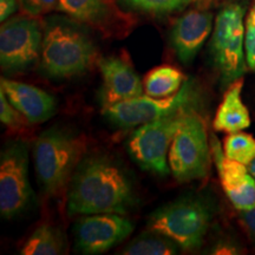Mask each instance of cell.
<instances>
[{
	"instance_id": "6da1fadb",
	"label": "cell",
	"mask_w": 255,
	"mask_h": 255,
	"mask_svg": "<svg viewBox=\"0 0 255 255\" xmlns=\"http://www.w3.org/2000/svg\"><path fill=\"white\" fill-rule=\"evenodd\" d=\"M130 178L105 155L83 157L70 181L66 210L70 216L116 213L126 215L135 206Z\"/></svg>"
},
{
	"instance_id": "7a4b0ae2",
	"label": "cell",
	"mask_w": 255,
	"mask_h": 255,
	"mask_svg": "<svg viewBox=\"0 0 255 255\" xmlns=\"http://www.w3.org/2000/svg\"><path fill=\"white\" fill-rule=\"evenodd\" d=\"M78 24L69 17H52L44 24L39 68L47 77H76L97 62V47Z\"/></svg>"
},
{
	"instance_id": "3957f363",
	"label": "cell",
	"mask_w": 255,
	"mask_h": 255,
	"mask_svg": "<svg viewBox=\"0 0 255 255\" xmlns=\"http://www.w3.org/2000/svg\"><path fill=\"white\" fill-rule=\"evenodd\" d=\"M85 148L82 136L63 128H52L38 136L33 145V159L44 194L56 196L64 190L82 161Z\"/></svg>"
},
{
	"instance_id": "277c9868",
	"label": "cell",
	"mask_w": 255,
	"mask_h": 255,
	"mask_svg": "<svg viewBox=\"0 0 255 255\" xmlns=\"http://www.w3.org/2000/svg\"><path fill=\"white\" fill-rule=\"evenodd\" d=\"M212 212L202 199L183 196L159 207L148 218V231L164 235L181 250L194 251L203 244Z\"/></svg>"
},
{
	"instance_id": "5b68a950",
	"label": "cell",
	"mask_w": 255,
	"mask_h": 255,
	"mask_svg": "<svg viewBox=\"0 0 255 255\" xmlns=\"http://www.w3.org/2000/svg\"><path fill=\"white\" fill-rule=\"evenodd\" d=\"M245 6L229 1L220 8L210 38V53L223 85L242 78L248 69L245 53Z\"/></svg>"
},
{
	"instance_id": "8992f818",
	"label": "cell",
	"mask_w": 255,
	"mask_h": 255,
	"mask_svg": "<svg viewBox=\"0 0 255 255\" xmlns=\"http://www.w3.org/2000/svg\"><path fill=\"white\" fill-rule=\"evenodd\" d=\"M212 148L203 120L193 108L187 111L168 152L171 175L178 182L205 178L209 173Z\"/></svg>"
},
{
	"instance_id": "52a82bcc",
	"label": "cell",
	"mask_w": 255,
	"mask_h": 255,
	"mask_svg": "<svg viewBox=\"0 0 255 255\" xmlns=\"http://www.w3.org/2000/svg\"><path fill=\"white\" fill-rule=\"evenodd\" d=\"M193 107L174 111L151 122L139 126L128 142V150L139 167L164 176L170 171L168 152L187 111Z\"/></svg>"
},
{
	"instance_id": "ba28073f",
	"label": "cell",
	"mask_w": 255,
	"mask_h": 255,
	"mask_svg": "<svg viewBox=\"0 0 255 255\" xmlns=\"http://www.w3.org/2000/svg\"><path fill=\"white\" fill-rule=\"evenodd\" d=\"M44 26L36 17L17 15L0 27V65L7 73H24L40 62Z\"/></svg>"
},
{
	"instance_id": "9c48e42d",
	"label": "cell",
	"mask_w": 255,
	"mask_h": 255,
	"mask_svg": "<svg viewBox=\"0 0 255 255\" xmlns=\"http://www.w3.org/2000/svg\"><path fill=\"white\" fill-rule=\"evenodd\" d=\"M28 146L23 141L9 142L0 155V213L13 219L24 212L32 199L28 177Z\"/></svg>"
},
{
	"instance_id": "30bf717a",
	"label": "cell",
	"mask_w": 255,
	"mask_h": 255,
	"mask_svg": "<svg viewBox=\"0 0 255 255\" xmlns=\"http://www.w3.org/2000/svg\"><path fill=\"white\" fill-rule=\"evenodd\" d=\"M196 100L194 83L186 81L180 91L164 98L148 95L127 100L103 108V115L111 123L120 128H133L149 123L174 111L193 107Z\"/></svg>"
},
{
	"instance_id": "8fae6325",
	"label": "cell",
	"mask_w": 255,
	"mask_h": 255,
	"mask_svg": "<svg viewBox=\"0 0 255 255\" xmlns=\"http://www.w3.org/2000/svg\"><path fill=\"white\" fill-rule=\"evenodd\" d=\"M73 231L77 251L85 255H97L126 240L133 232V225L122 214L101 213L78 219Z\"/></svg>"
},
{
	"instance_id": "7c38bea8",
	"label": "cell",
	"mask_w": 255,
	"mask_h": 255,
	"mask_svg": "<svg viewBox=\"0 0 255 255\" xmlns=\"http://www.w3.org/2000/svg\"><path fill=\"white\" fill-rule=\"evenodd\" d=\"M56 9L107 37L124 36L131 25L129 17L113 0H58Z\"/></svg>"
},
{
	"instance_id": "4fadbf2b",
	"label": "cell",
	"mask_w": 255,
	"mask_h": 255,
	"mask_svg": "<svg viewBox=\"0 0 255 255\" xmlns=\"http://www.w3.org/2000/svg\"><path fill=\"white\" fill-rule=\"evenodd\" d=\"M98 68L102 75L100 98L103 108L143 95V83L128 58L105 57L98 60Z\"/></svg>"
},
{
	"instance_id": "5bb4252c",
	"label": "cell",
	"mask_w": 255,
	"mask_h": 255,
	"mask_svg": "<svg viewBox=\"0 0 255 255\" xmlns=\"http://www.w3.org/2000/svg\"><path fill=\"white\" fill-rule=\"evenodd\" d=\"M210 148L222 189L232 205L240 212L253 208L255 207V180L247 165L227 157L215 136H213Z\"/></svg>"
},
{
	"instance_id": "9a60e30c",
	"label": "cell",
	"mask_w": 255,
	"mask_h": 255,
	"mask_svg": "<svg viewBox=\"0 0 255 255\" xmlns=\"http://www.w3.org/2000/svg\"><path fill=\"white\" fill-rule=\"evenodd\" d=\"M214 28V15L207 9H190L175 20L170 41L178 60L184 65L194 62Z\"/></svg>"
},
{
	"instance_id": "2e32d148",
	"label": "cell",
	"mask_w": 255,
	"mask_h": 255,
	"mask_svg": "<svg viewBox=\"0 0 255 255\" xmlns=\"http://www.w3.org/2000/svg\"><path fill=\"white\" fill-rule=\"evenodd\" d=\"M1 89L9 103L25 117L27 123L38 124L49 121L57 111L53 96L33 85L1 78Z\"/></svg>"
},
{
	"instance_id": "e0dca14e",
	"label": "cell",
	"mask_w": 255,
	"mask_h": 255,
	"mask_svg": "<svg viewBox=\"0 0 255 255\" xmlns=\"http://www.w3.org/2000/svg\"><path fill=\"white\" fill-rule=\"evenodd\" d=\"M244 79L239 78L228 85L215 114L213 127L222 132H238L251 126L250 111L242 101Z\"/></svg>"
},
{
	"instance_id": "ac0fdd59",
	"label": "cell",
	"mask_w": 255,
	"mask_h": 255,
	"mask_svg": "<svg viewBox=\"0 0 255 255\" xmlns=\"http://www.w3.org/2000/svg\"><path fill=\"white\" fill-rule=\"evenodd\" d=\"M68 241L59 228L41 225L27 239L21 248L23 255H60L66 253Z\"/></svg>"
},
{
	"instance_id": "d6986e66",
	"label": "cell",
	"mask_w": 255,
	"mask_h": 255,
	"mask_svg": "<svg viewBox=\"0 0 255 255\" xmlns=\"http://www.w3.org/2000/svg\"><path fill=\"white\" fill-rule=\"evenodd\" d=\"M186 83V76L181 70L171 65H161L150 70L143 81L145 95L164 98L180 91Z\"/></svg>"
},
{
	"instance_id": "ffe728a7",
	"label": "cell",
	"mask_w": 255,
	"mask_h": 255,
	"mask_svg": "<svg viewBox=\"0 0 255 255\" xmlns=\"http://www.w3.org/2000/svg\"><path fill=\"white\" fill-rule=\"evenodd\" d=\"M178 247L173 240L154 232H146L128 244L121 254L123 255H173L177 254Z\"/></svg>"
},
{
	"instance_id": "44dd1931",
	"label": "cell",
	"mask_w": 255,
	"mask_h": 255,
	"mask_svg": "<svg viewBox=\"0 0 255 255\" xmlns=\"http://www.w3.org/2000/svg\"><path fill=\"white\" fill-rule=\"evenodd\" d=\"M223 152L231 159L248 165L255 158V138L242 131L228 133L223 141Z\"/></svg>"
},
{
	"instance_id": "7402d4cb",
	"label": "cell",
	"mask_w": 255,
	"mask_h": 255,
	"mask_svg": "<svg viewBox=\"0 0 255 255\" xmlns=\"http://www.w3.org/2000/svg\"><path fill=\"white\" fill-rule=\"evenodd\" d=\"M130 7L155 15L182 11L196 0H123Z\"/></svg>"
},
{
	"instance_id": "603a6c76",
	"label": "cell",
	"mask_w": 255,
	"mask_h": 255,
	"mask_svg": "<svg viewBox=\"0 0 255 255\" xmlns=\"http://www.w3.org/2000/svg\"><path fill=\"white\" fill-rule=\"evenodd\" d=\"M0 121L6 127L12 128V129L23 127L24 123L27 122L23 115L9 103L5 91L1 88H0Z\"/></svg>"
},
{
	"instance_id": "cb8c5ba5",
	"label": "cell",
	"mask_w": 255,
	"mask_h": 255,
	"mask_svg": "<svg viewBox=\"0 0 255 255\" xmlns=\"http://www.w3.org/2000/svg\"><path fill=\"white\" fill-rule=\"evenodd\" d=\"M245 53L248 69L255 72V2L248 12L245 33Z\"/></svg>"
},
{
	"instance_id": "d4e9b609",
	"label": "cell",
	"mask_w": 255,
	"mask_h": 255,
	"mask_svg": "<svg viewBox=\"0 0 255 255\" xmlns=\"http://www.w3.org/2000/svg\"><path fill=\"white\" fill-rule=\"evenodd\" d=\"M58 0H19L21 12L31 17H40L57 8Z\"/></svg>"
},
{
	"instance_id": "484cf974",
	"label": "cell",
	"mask_w": 255,
	"mask_h": 255,
	"mask_svg": "<svg viewBox=\"0 0 255 255\" xmlns=\"http://www.w3.org/2000/svg\"><path fill=\"white\" fill-rule=\"evenodd\" d=\"M240 222L245 231L255 240V207L248 210H241Z\"/></svg>"
},
{
	"instance_id": "4316f807",
	"label": "cell",
	"mask_w": 255,
	"mask_h": 255,
	"mask_svg": "<svg viewBox=\"0 0 255 255\" xmlns=\"http://www.w3.org/2000/svg\"><path fill=\"white\" fill-rule=\"evenodd\" d=\"M19 0H0V21L4 23L17 11Z\"/></svg>"
},
{
	"instance_id": "83f0119b",
	"label": "cell",
	"mask_w": 255,
	"mask_h": 255,
	"mask_svg": "<svg viewBox=\"0 0 255 255\" xmlns=\"http://www.w3.org/2000/svg\"><path fill=\"white\" fill-rule=\"evenodd\" d=\"M247 167H248V170H250V173L252 174V176H253L254 180H255V158L251 162L250 164L247 165Z\"/></svg>"
}]
</instances>
